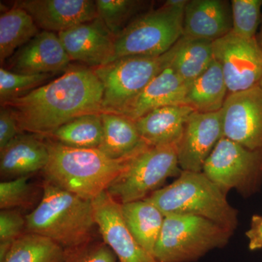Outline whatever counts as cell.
I'll return each instance as SVG.
<instances>
[{"mask_svg":"<svg viewBox=\"0 0 262 262\" xmlns=\"http://www.w3.org/2000/svg\"><path fill=\"white\" fill-rule=\"evenodd\" d=\"M103 94L94 69L73 67L49 83L1 104L13 110L22 133L46 137L77 117L101 114Z\"/></svg>","mask_w":262,"mask_h":262,"instance_id":"6da1fadb","label":"cell"},{"mask_svg":"<svg viewBox=\"0 0 262 262\" xmlns=\"http://www.w3.org/2000/svg\"><path fill=\"white\" fill-rule=\"evenodd\" d=\"M47 143L50 157L42 170L45 182L89 201L107 190L130 159L113 160L98 149L70 147L53 140Z\"/></svg>","mask_w":262,"mask_h":262,"instance_id":"7a4b0ae2","label":"cell"},{"mask_svg":"<svg viewBox=\"0 0 262 262\" xmlns=\"http://www.w3.org/2000/svg\"><path fill=\"white\" fill-rule=\"evenodd\" d=\"M25 218L26 232L47 237L67 251L92 241L96 226L93 201L46 182L39 205Z\"/></svg>","mask_w":262,"mask_h":262,"instance_id":"3957f363","label":"cell"},{"mask_svg":"<svg viewBox=\"0 0 262 262\" xmlns=\"http://www.w3.org/2000/svg\"><path fill=\"white\" fill-rule=\"evenodd\" d=\"M164 215L203 217L231 232L238 225V211L203 172L182 170L174 182L146 198Z\"/></svg>","mask_w":262,"mask_h":262,"instance_id":"277c9868","label":"cell"},{"mask_svg":"<svg viewBox=\"0 0 262 262\" xmlns=\"http://www.w3.org/2000/svg\"><path fill=\"white\" fill-rule=\"evenodd\" d=\"M187 3L186 0H168L158 9L136 16L115 37L112 61L125 56H159L167 53L183 35Z\"/></svg>","mask_w":262,"mask_h":262,"instance_id":"5b68a950","label":"cell"},{"mask_svg":"<svg viewBox=\"0 0 262 262\" xmlns=\"http://www.w3.org/2000/svg\"><path fill=\"white\" fill-rule=\"evenodd\" d=\"M233 232L203 217L165 215L153 256L158 262H193L227 246Z\"/></svg>","mask_w":262,"mask_h":262,"instance_id":"8992f818","label":"cell"},{"mask_svg":"<svg viewBox=\"0 0 262 262\" xmlns=\"http://www.w3.org/2000/svg\"><path fill=\"white\" fill-rule=\"evenodd\" d=\"M173 54L171 48L161 56L122 57L93 68L103 86L101 113L123 115L146 86L169 67Z\"/></svg>","mask_w":262,"mask_h":262,"instance_id":"52a82bcc","label":"cell"},{"mask_svg":"<svg viewBox=\"0 0 262 262\" xmlns=\"http://www.w3.org/2000/svg\"><path fill=\"white\" fill-rule=\"evenodd\" d=\"M182 171L177 144L149 146L129 159L106 191L121 204L142 201L161 189L167 179L178 177Z\"/></svg>","mask_w":262,"mask_h":262,"instance_id":"ba28073f","label":"cell"},{"mask_svg":"<svg viewBox=\"0 0 262 262\" xmlns=\"http://www.w3.org/2000/svg\"><path fill=\"white\" fill-rule=\"evenodd\" d=\"M202 172L226 194L234 189L242 196L253 195L262 184V151L222 137Z\"/></svg>","mask_w":262,"mask_h":262,"instance_id":"9c48e42d","label":"cell"},{"mask_svg":"<svg viewBox=\"0 0 262 262\" xmlns=\"http://www.w3.org/2000/svg\"><path fill=\"white\" fill-rule=\"evenodd\" d=\"M213 49L229 94L259 85L262 79V50L256 38L246 39L231 31L213 42Z\"/></svg>","mask_w":262,"mask_h":262,"instance_id":"30bf717a","label":"cell"},{"mask_svg":"<svg viewBox=\"0 0 262 262\" xmlns=\"http://www.w3.org/2000/svg\"><path fill=\"white\" fill-rule=\"evenodd\" d=\"M223 137L252 151H262V89L228 94L221 110Z\"/></svg>","mask_w":262,"mask_h":262,"instance_id":"8fae6325","label":"cell"},{"mask_svg":"<svg viewBox=\"0 0 262 262\" xmlns=\"http://www.w3.org/2000/svg\"><path fill=\"white\" fill-rule=\"evenodd\" d=\"M93 206L103 242L113 250L119 262H158L134 238L124 222L121 203L107 191L94 199Z\"/></svg>","mask_w":262,"mask_h":262,"instance_id":"7c38bea8","label":"cell"},{"mask_svg":"<svg viewBox=\"0 0 262 262\" xmlns=\"http://www.w3.org/2000/svg\"><path fill=\"white\" fill-rule=\"evenodd\" d=\"M222 137L221 110L213 113L194 112L191 114L177 144L181 169L185 171L202 172L206 160Z\"/></svg>","mask_w":262,"mask_h":262,"instance_id":"4fadbf2b","label":"cell"},{"mask_svg":"<svg viewBox=\"0 0 262 262\" xmlns=\"http://www.w3.org/2000/svg\"><path fill=\"white\" fill-rule=\"evenodd\" d=\"M58 35L72 61L82 62L91 68L113 61L115 37L98 17Z\"/></svg>","mask_w":262,"mask_h":262,"instance_id":"5bb4252c","label":"cell"},{"mask_svg":"<svg viewBox=\"0 0 262 262\" xmlns=\"http://www.w3.org/2000/svg\"><path fill=\"white\" fill-rule=\"evenodd\" d=\"M15 6L26 10L39 28L57 34L98 17L92 0H24Z\"/></svg>","mask_w":262,"mask_h":262,"instance_id":"9a60e30c","label":"cell"},{"mask_svg":"<svg viewBox=\"0 0 262 262\" xmlns=\"http://www.w3.org/2000/svg\"><path fill=\"white\" fill-rule=\"evenodd\" d=\"M72 61L54 32L42 31L8 60V70L25 75L56 73Z\"/></svg>","mask_w":262,"mask_h":262,"instance_id":"2e32d148","label":"cell"},{"mask_svg":"<svg viewBox=\"0 0 262 262\" xmlns=\"http://www.w3.org/2000/svg\"><path fill=\"white\" fill-rule=\"evenodd\" d=\"M232 30V9L228 1H187L184 10L183 35L213 42Z\"/></svg>","mask_w":262,"mask_h":262,"instance_id":"e0dca14e","label":"cell"},{"mask_svg":"<svg viewBox=\"0 0 262 262\" xmlns=\"http://www.w3.org/2000/svg\"><path fill=\"white\" fill-rule=\"evenodd\" d=\"M48 143L36 134H19L0 150V174L5 181L43 170L49 160Z\"/></svg>","mask_w":262,"mask_h":262,"instance_id":"ac0fdd59","label":"cell"},{"mask_svg":"<svg viewBox=\"0 0 262 262\" xmlns=\"http://www.w3.org/2000/svg\"><path fill=\"white\" fill-rule=\"evenodd\" d=\"M194 110L187 105L156 108L135 121L141 139L150 146L177 144L188 117Z\"/></svg>","mask_w":262,"mask_h":262,"instance_id":"d6986e66","label":"cell"},{"mask_svg":"<svg viewBox=\"0 0 262 262\" xmlns=\"http://www.w3.org/2000/svg\"><path fill=\"white\" fill-rule=\"evenodd\" d=\"M188 86L170 67H167L146 86L122 115L136 121L156 108L185 104Z\"/></svg>","mask_w":262,"mask_h":262,"instance_id":"ffe728a7","label":"cell"},{"mask_svg":"<svg viewBox=\"0 0 262 262\" xmlns=\"http://www.w3.org/2000/svg\"><path fill=\"white\" fill-rule=\"evenodd\" d=\"M103 141L98 147L110 159H129L149 146L136 127L135 121L122 115L101 113Z\"/></svg>","mask_w":262,"mask_h":262,"instance_id":"44dd1931","label":"cell"},{"mask_svg":"<svg viewBox=\"0 0 262 262\" xmlns=\"http://www.w3.org/2000/svg\"><path fill=\"white\" fill-rule=\"evenodd\" d=\"M169 67L189 85L204 73L214 61L213 42L182 35L172 47Z\"/></svg>","mask_w":262,"mask_h":262,"instance_id":"7402d4cb","label":"cell"},{"mask_svg":"<svg viewBox=\"0 0 262 262\" xmlns=\"http://www.w3.org/2000/svg\"><path fill=\"white\" fill-rule=\"evenodd\" d=\"M121 211L124 222L134 238L153 256L165 215L146 200L121 204Z\"/></svg>","mask_w":262,"mask_h":262,"instance_id":"603a6c76","label":"cell"},{"mask_svg":"<svg viewBox=\"0 0 262 262\" xmlns=\"http://www.w3.org/2000/svg\"><path fill=\"white\" fill-rule=\"evenodd\" d=\"M227 93L222 68L214 59L208 70L188 86L185 105L198 113H217L223 107Z\"/></svg>","mask_w":262,"mask_h":262,"instance_id":"cb8c5ba5","label":"cell"},{"mask_svg":"<svg viewBox=\"0 0 262 262\" xmlns=\"http://www.w3.org/2000/svg\"><path fill=\"white\" fill-rule=\"evenodd\" d=\"M37 24L22 8L14 7L0 15V61L13 56L38 34Z\"/></svg>","mask_w":262,"mask_h":262,"instance_id":"d4e9b609","label":"cell"},{"mask_svg":"<svg viewBox=\"0 0 262 262\" xmlns=\"http://www.w3.org/2000/svg\"><path fill=\"white\" fill-rule=\"evenodd\" d=\"M101 114L77 117L61 125L46 137H51L53 141L70 147L98 149L103 137Z\"/></svg>","mask_w":262,"mask_h":262,"instance_id":"484cf974","label":"cell"},{"mask_svg":"<svg viewBox=\"0 0 262 262\" xmlns=\"http://www.w3.org/2000/svg\"><path fill=\"white\" fill-rule=\"evenodd\" d=\"M67 250L51 239L26 232L15 239L3 262H65Z\"/></svg>","mask_w":262,"mask_h":262,"instance_id":"4316f807","label":"cell"},{"mask_svg":"<svg viewBox=\"0 0 262 262\" xmlns=\"http://www.w3.org/2000/svg\"><path fill=\"white\" fill-rule=\"evenodd\" d=\"M144 2L133 0H96L98 18L101 19L110 32L117 37L140 10Z\"/></svg>","mask_w":262,"mask_h":262,"instance_id":"83f0119b","label":"cell"},{"mask_svg":"<svg viewBox=\"0 0 262 262\" xmlns=\"http://www.w3.org/2000/svg\"><path fill=\"white\" fill-rule=\"evenodd\" d=\"M232 32L246 39L257 36L262 16V0H232Z\"/></svg>","mask_w":262,"mask_h":262,"instance_id":"f1b7e54d","label":"cell"},{"mask_svg":"<svg viewBox=\"0 0 262 262\" xmlns=\"http://www.w3.org/2000/svg\"><path fill=\"white\" fill-rule=\"evenodd\" d=\"M51 74L25 75L11 72L2 67L0 69V101L6 102L29 94L42 86L52 77Z\"/></svg>","mask_w":262,"mask_h":262,"instance_id":"f546056e","label":"cell"},{"mask_svg":"<svg viewBox=\"0 0 262 262\" xmlns=\"http://www.w3.org/2000/svg\"><path fill=\"white\" fill-rule=\"evenodd\" d=\"M32 192L29 177L3 181L0 183V208L10 210L27 206Z\"/></svg>","mask_w":262,"mask_h":262,"instance_id":"4dcf8cb0","label":"cell"},{"mask_svg":"<svg viewBox=\"0 0 262 262\" xmlns=\"http://www.w3.org/2000/svg\"><path fill=\"white\" fill-rule=\"evenodd\" d=\"M67 252L65 262H119L113 250L103 241H92Z\"/></svg>","mask_w":262,"mask_h":262,"instance_id":"1f68e13d","label":"cell"},{"mask_svg":"<svg viewBox=\"0 0 262 262\" xmlns=\"http://www.w3.org/2000/svg\"><path fill=\"white\" fill-rule=\"evenodd\" d=\"M26 218L13 209L0 212V243L13 244L20 236L25 233Z\"/></svg>","mask_w":262,"mask_h":262,"instance_id":"d6a6232c","label":"cell"},{"mask_svg":"<svg viewBox=\"0 0 262 262\" xmlns=\"http://www.w3.org/2000/svg\"><path fill=\"white\" fill-rule=\"evenodd\" d=\"M23 134L19 127L16 115L11 108L1 106L0 108V150L4 149L19 134Z\"/></svg>","mask_w":262,"mask_h":262,"instance_id":"836d02e7","label":"cell"},{"mask_svg":"<svg viewBox=\"0 0 262 262\" xmlns=\"http://www.w3.org/2000/svg\"><path fill=\"white\" fill-rule=\"evenodd\" d=\"M250 251L262 249V215H253L249 229L246 231Z\"/></svg>","mask_w":262,"mask_h":262,"instance_id":"e575fe53","label":"cell"},{"mask_svg":"<svg viewBox=\"0 0 262 262\" xmlns=\"http://www.w3.org/2000/svg\"><path fill=\"white\" fill-rule=\"evenodd\" d=\"M256 39H257L258 45H259L260 48L262 50V16L261 24H260L259 32L258 33L257 36H256Z\"/></svg>","mask_w":262,"mask_h":262,"instance_id":"d590c367","label":"cell"},{"mask_svg":"<svg viewBox=\"0 0 262 262\" xmlns=\"http://www.w3.org/2000/svg\"><path fill=\"white\" fill-rule=\"evenodd\" d=\"M259 86H260V87H261V89H262V79H261V82H260Z\"/></svg>","mask_w":262,"mask_h":262,"instance_id":"8d00e7d4","label":"cell"}]
</instances>
